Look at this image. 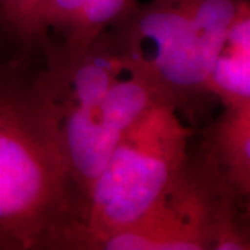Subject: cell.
<instances>
[{"label":"cell","mask_w":250,"mask_h":250,"mask_svg":"<svg viewBox=\"0 0 250 250\" xmlns=\"http://www.w3.org/2000/svg\"><path fill=\"white\" fill-rule=\"evenodd\" d=\"M81 205L41 47L0 60V250H72Z\"/></svg>","instance_id":"6da1fadb"},{"label":"cell","mask_w":250,"mask_h":250,"mask_svg":"<svg viewBox=\"0 0 250 250\" xmlns=\"http://www.w3.org/2000/svg\"><path fill=\"white\" fill-rule=\"evenodd\" d=\"M190 136L170 103L154 106L125 131L90 189L72 250H90L142 218L188 157Z\"/></svg>","instance_id":"7a4b0ae2"},{"label":"cell","mask_w":250,"mask_h":250,"mask_svg":"<svg viewBox=\"0 0 250 250\" xmlns=\"http://www.w3.org/2000/svg\"><path fill=\"white\" fill-rule=\"evenodd\" d=\"M243 210L249 200L228 188L202 147L189 150L150 210L90 250H213L220 229Z\"/></svg>","instance_id":"3957f363"},{"label":"cell","mask_w":250,"mask_h":250,"mask_svg":"<svg viewBox=\"0 0 250 250\" xmlns=\"http://www.w3.org/2000/svg\"><path fill=\"white\" fill-rule=\"evenodd\" d=\"M114 29L125 53L150 74L178 111L211 96L207 83L228 34L200 27L181 0H153Z\"/></svg>","instance_id":"277c9868"},{"label":"cell","mask_w":250,"mask_h":250,"mask_svg":"<svg viewBox=\"0 0 250 250\" xmlns=\"http://www.w3.org/2000/svg\"><path fill=\"white\" fill-rule=\"evenodd\" d=\"M202 150L236 196L250 199V102L227 106L202 142Z\"/></svg>","instance_id":"5b68a950"},{"label":"cell","mask_w":250,"mask_h":250,"mask_svg":"<svg viewBox=\"0 0 250 250\" xmlns=\"http://www.w3.org/2000/svg\"><path fill=\"white\" fill-rule=\"evenodd\" d=\"M207 89L224 106L250 102V9L245 6L228 31L211 70Z\"/></svg>","instance_id":"8992f818"},{"label":"cell","mask_w":250,"mask_h":250,"mask_svg":"<svg viewBox=\"0 0 250 250\" xmlns=\"http://www.w3.org/2000/svg\"><path fill=\"white\" fill-rule=\"evenodd\" d=\"M45 0H0V21L17 43L41 45L42 9Z\"/></svg>","instance_id":"52a82bcc"},{"label":"cell","mask_w":250,"mask_h":250,"mask_svg":"<svg viewBox=\"0 0 250 250\" xmlns=\"http://www.w3.org/2000/svg\"><path fill=\"white\" fill-rule=\"evenodd\" d=\"M24 46H21L20 43H17L11 36L7 34V31L4 29L1 21H0V60L9 54L17 52L20 49H22Z\"/></svg>","instance_id":"ba28073f"}]
</instances>
